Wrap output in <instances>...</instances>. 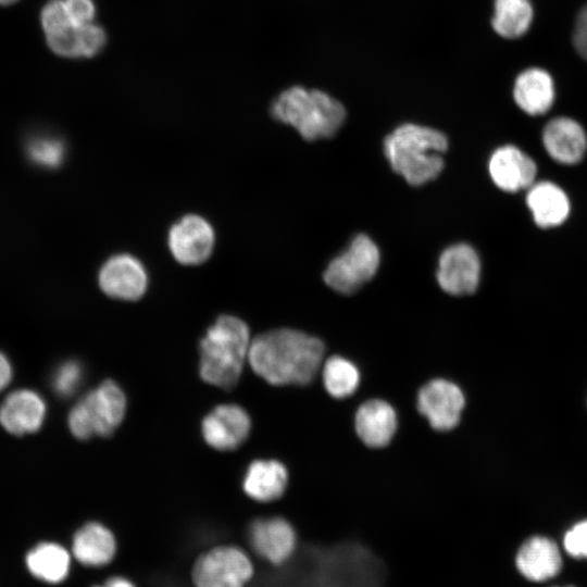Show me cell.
Listing matches in <instances>:
<instances>
[{"label": "cell", "instance_id": "1", "mask_svg": "<svg viewBox=\"0 0 587 587\" xmlns=\"http://www.w3.org/2000/svg\"><path fill=\"white\" fill-rule=\"evenodd\" d=\"M324 344L316 337L291 328H278L255 337L248 354L260 377L272 385H308L321 371Z\"/></svg>", "mask_w": 587, "mask_h": 587}, {"label": "cell", "instance_id": "2", "mask_svg": "<svg viewBox=\"0 0 587 587\" xmlns=\"http://www.w3.org/2000/svg\"><path fill=\"white\" fill-rule=\"evenodd\" d=\"M447 148L448 140L441 132L412 123L400 125L384 140V152L392 170L413 186L440 174Z\"/></svg>", "mask_w": 587, "mask_h": 587}, {"label": "cell", "instance_id": "3", "mask_svg": "<svg viewBox=\"0 0 587 587\" xmlns=\"http://www.w3.org/2000/svg\"><path fill=\"white\" fill-rule=\"evenodd\" d=\"M250 344L243 321L232 315L220 316L200 341L202 379L225 389L234 387L248 359Z\"/></svg>", "mask_w": 587, "mask_h": 587}, {"label": "cell", "instance_id": "4", "mask_svg": "<svg viewBox=\"0 0 587 587\" xmlns=\"http://www.w3.org/2000/svg\"><path fill=\"white\" fill-rule=\"evenodd\" d=\"M271 113L307 140L334 136L346 118L345 107L338 100L322 90L302 86L284 90L274 100Z\"/></svg>", "mask_w": 587, "mask_h": 587}, {"label": "cell", "instance_id": "5", "mask_svg": "<svg viewBox=\"0 0 587 587\" xmlns=\"http://www.w3.org/2000/svg\"><path fill=\"white\" fill-rule=\"evenodd\" d=\"M40 23L48 47L63 58H91L107 42L105 33L100 26L74 22L63 0H49L43 5Z\"/></svg>", "mask_w": 587, "mask_h": 587}, {"label": "cell", "instance_id": "6", "mask_svg": "<svg viewBox=\"0 0 587 587\" xmlns=\"http://www.w3.org/2000/svg\"><path fill=\"white\" fill-rule=\"evenodd\" d=\"M126 398L112 380H105L79 400L68 414V427L79 439L109 436L125 416Z\"/></svg>", "mask_w": 587, "mask_h": 587}, {"label": "cell", "instance_id": "7", "mask_svg": "<svg viewBox=\"0 0 587 587\" xmlns=\"http://www.w3.org/2000/svg\"><path fill=\"white\" fill-rule=\"evenodd\" d=\"M254 575L251 558L239 547H213L195 560L190 577L195 587H246Z\"/></svg>", "mask_w": 587, "mask_h": 587}, {"label": "cell", "instance_id": "8", "mask_svg": "<svg viewBox=\"0 0 587 587\" xmlns=\"http://www.w3.org/2000/svg\"><path fill=\"white\" fill-rule=\"evenodd\" d=\"M379 260L375 242L360 234L342 253L330 261L323 275L324 282L339 294H353L374 277Z\"/></svg>", "mask_w": 587, "mask_h": 587}, {"label": "cell", "instance_id": "9", "mask_svg": "<svg viewBox=\"0 0 587 587\" xmlns=\"http://www.w3.org/2000/svg\"><path fill=\"white\" fill-rule=\"evenodd\" d=\"M464 405L461 388L445 378L429 380L417 392L419 412L439 432L450 430L459 424Z\"/></svg>", "mask_w": 587, "mask_h": 587}, {"label": "cell", "instance_id": "10", "mask_svg": "<svg viewBox=\"0 0 587 587\" xmlns=\"http://www.w3.org/2000/svg\"><path fill=\"white\" fill-rule=\"evenodd\" d=\"M480 270V260L475 249L467 243H457L442 251L436 278L445 292L465 296L477 289Z\"/></svg>", "mask_w": 587, "mask_h": 587}, {"label": "cell", "instance_id": "11", "mask_svg": "<svg viewBox=\"0 0 587 587\" xmlns=\"http://www.w3.org/2000/svg\"><path fill=\"white\" fill-rule=\"evenodd\" d=\"M248 538L255 553L271 564L286 562L296 549L297 536L292 525L279 516L253 521Z\"/></svg>", "mask_w": 587, "mask_h": 587}, {"label": "cell", "instance_id": "12", "mask_svg": "<svg viewBox=\"0 0 587 587\" xmlns=\"http://www.w3.org/2000/svg\"><path fill=\"white\" fill-rule=\"evenodd\" d=\"M168 246L173 257L179 263L199 264L204 262L212 252L214 232L204 218L187 215L172 226Z\"/></svg>", "mask_w": 587, "mask_h": 587}, {"label": "cell", "instance_id": "13", "mask_svg": "<svg viewBox=\"0 0 587 587\" xmlns=\"http://www.w3.org/2000/svg\"><path fill=\"white\" fill-rule=\"evenodd\" d=\"M251 422L248 413L236 404L214 408L202 421V435L211 447L227 451L239 447L248 437Z\"/></svg>", "mask_w": 587, "mask_h": 587}, {"label": "cell", "instance_id": "14", "mask_svg": "<svg viewBox=\"0 0 587 587\" xmlns=\"http://www.w3.org/2000/svg\"><path fill=\"white\" fill-rule=\"evenodd\" d=\"M489 175L494 184L507 192L528 189L537 174L535 161L520 148L505 145L496 149L488 162Z\"/></svg>", "mask_w": 587, "mask_h": 587}, {"label": "cell", "instance_id": "15", "mask_svg": "<svg viewBox=\"0 0 587 587\" xmlns=\"http://www.w3.org/2000/svg\"><path fill=\"white\" fill-rule=\"evenodd\" d=\"M147 282L145 267L129 254L112 257L99 273V285L103 292L122 300L139 299L146 291Z\"/></svg>", "mask_w": 587, "mask_h": 587}, {"label": "cell", "instance_id": "16", "mask_svg": "<svg viewBox=\"0 0 587 587\" xmlns=\"http://www.w3.org/2000/svg\"><path fill=\"white\" fill-rule=\"evenodd\" d=\"M398 427L395 408L383 399L363 402L354 415L358 437L371 448H383L392 440Z\"/></svg>", "mask_w": 587, "mask_h": 587}, {"label": "cell", "instance_id": "17", "mask_svg": "<svg viewBox=\"0 0 587 587\" xmlns=\"http://www.w3.org/2000/svg\"><path fill=\"white\" fill-rule=\"evenodd\" d=\"M544 148L558 163H578L587 150V136L580 124L570 117L551 120L542 132Z\"/></svg>", "mask_w": 587, "mask_h": 587}, {"label": "cell", "instance_id": "18", "mask_svg": "<svg viewBox=\"0 0 587 587\" xmlns=\"http://www.w3.org/2000/svg\"><path fill=\"white\" fill-rule=\"evenodd\" d=\"M46 403L35 391L20 389L10 394L0 405V424L13 435H25L40 428Z\"/></svg>", "mask_w": 587, "mask_h": 587}, {"label": "cell", "instance_id": "19", "mask_svg": "<svg viewBox=\"0 0 587 587\" xmlns=\"http://www.w3.org/2000/svg\"><path fill=\"white\" fill-rule=\"evenodd\" d=\"M515 565L519 572L532 582H544L554 577L562 567L558 545L550 538L534 536L520 547Z\"/></svg>", "mask_w": 587, "mask_h": 587}, {"label": "cell", "instance_id": "20", "mask_svg": "<svg viewBox=\"0 0 587 587\" xmlns=\"http://www.w3.org/2000/svg\"><path fill=\"white\" fill-rule=\"evenodd\" d=\"M117 552L112 530L100 522H88L73 537L72 553L77 562L89 567L109 565Z\"/></svg>", "mask_w": 587, "mask_h": 587}, {"label": "cell", "instance_id": "21", "mask_svg": "<svg viewBox=\"0 0 587 587\" xmlns=\"http://www.w3.org/2000/svg\"><path fill=\"white\" fill-rule=\"evenodd\" d=\"M526 204L534 222L541 228L561 225L571 212V202L565 191L548 180L535 182L528 188Z\"/></svg>", "mask_w": 587, "mask_h": 587}, {"label": "cell", "instance_id": "22", "mask_svg": "<svg viewBox=\"0 0 587 587\" xmlns=\"http://www.w3.org/2000/svg\"><path fill=\"white\" fill-rule=\"evenodd\" d=\"M513 98L519 108L529 115L545 114L554 101V85L548 72L528 68L515 79Z\"/></svg>", "mask_w": 587, "mask_h": 587}, {"label": "cell", "instance_id": "23", "mask_svg": "<svg viewBox=\"0 0 587 587\" xmlns=\"http://www.w3.org/2000/svg\"><path fill=\"white\" fill-rule=\"evenodd\" d=\"M288 484V472L277 460H255L247 469L242 487L247 496L259 502L280 498Z\"/></svg>", "mask_w": 587, "mask_h": 587}, {"label": "cell", "instance_id": "24", "mask_svg": "<svg viewBox=\"0 0 587 587\" xmlns=\"http://www.w3.org/2000/svg\"><path fill=\"white\" fill-rule=\"evenodd\" d=\"M29 572L40 580L50 584L63 582L71 567L70 552L59 544L42 542L26 555Z\"/></svg>", "mask_w": 587, "mask_h": 587}, {"label": "cell", "instance_id": "25", "mask_svg": "<svg viewBox=\"0 0 587 587\" xmlns=\"http://www.w3.org/2000/svg\"><path fill=\"white\" fill-rule=\"evenodd\" d=\"M491 24L495 32L504 38L524 35L533 20L529 0H495Z\"/></svg>", "mask_w": 587, "mask_h": 587}, {"label": "cell", "instance_id": "26", "mask_svg": "<svg viewBox=\"0 0 587 587\" xmlns=\"http://www.w3.org/2000/svg\"><path fill=\"white\" fill-rule=\"evenodd\" d=\"M322 380L326 391L336 399L353 395L360 385V371L350 360L332 355L321 367Z\"/></svg>", "mask_w": 587, "mask_h": 587}, {"label": "cell", "instance_id": "27", "mask_svg": "<svg viewBox=\"0 0 587 587\" xmlns=\"http://www.w3.org/2000/svg\"><path fill=\"white\" fill-rule=\"evenodd\" d=\"M27 151L33 162L46 167L59 166L65 155L64 143L51 137H40L32 140Z\"/></svg>", "mask_w": 587, "mask_h": 587}, {"label": "cell", "instance_id": "28", "mask_svg": "<svg viewBox=\"0 0 587 587\" xmlns=\"http://www.w3.org/2000/svg\"><path fill=\"white\" fill-rule=\"evenodd\" d=\"M82 378V366L76 361H67L57 369L52 385L58 395L66 397L76 390Z\"/></svg>", "mask_w": 587, "mask_h": 587}, {"label": "cell", "instance_id": "29", "mask_svg": "<svg viewBox=\"0 0 587 587\" xmlns=\"http://www.w3.org/2000/svg\"><path fill=\"white\" fill-rule=\"evenodd\" d=\"M565 551L576 559H587V520L574 524L564 535Z\"/></svg>", "mask_w": 587, "mask_h": 587}, {"label": "cell", "instance_id": "30", "mask_svg": "<svg viewBox=\"0 0 587 587\" xmlns=\"http://www.w3.org/2000/svg\"><path fill=\"white\" fill-rule=\"evenodd\" d=\"M68 16L77 24L93 23L96 7L92 0H63Z\"/></svg>", "mask_w": 587, "mask_h": 587}, {"label": "cell", "instance_id": "31", "mask_svg": "<svg viewBox=\"0 0 587 587\" xmlns=\"http://www.w3.org/2000/svg\"><path fill=\"white\" fill-rule=\"evenodd\" d=\"M573 43L576 51L587 60V4L579 11L573 32Z\"/></svg>", "mask_w": 587, "mask_h": 587}, {"label": "cell", "instance_id": "32", "mask_svg": "<svg viewBox=\"0 0 587 587\" xmlns=\"http://www.w3.org/2000/svg\"><path fill=\"white\" fill-rule=\"evenodd\" d=\"M12 378V367L7 357L0 352V391L4 389Z\"/></svg>", "mask_w": 587, "mask_h": 587}, {"label": "cell", "instance_id": "33", "mask_svg": "<svg viewBox=\"0 0 587 587\" xmlns=\"http://www.w3.org/2000/svg\"><path fill=\"white\" fill-rule=\"evenodd\" d=\"M92 587H136V585L129 578L117 575L109 577L102 584Z\"/></svg>", "mask_w": 587, "mask_h": 587}, {"label": "cell", "instance_id": "34", "mask_svg": "<svg viewBox=\"0 0 587 587\" xmlns=\"http://www.w3.org/2000/svg\"><path fill=\"white\" fill-rule=\"evenodd\" d=\"M17 0H0V5H10L16 2Z\"/></svg>", "mask_w": 587, "mask_h": 587}, {"label": "cell", "instance_id": "35", "mask_svg": "<svg viewBox=\"0 0 587 587\" xmlns=\"http://www.w3.org/2000/svg\"><path fill=\"white\" fill-rule=\"evenodd\" d=\"M564 587H573V586H564Z\"/></svg>", "mask_w": 587, "mask_h": 587}]
</instances>
